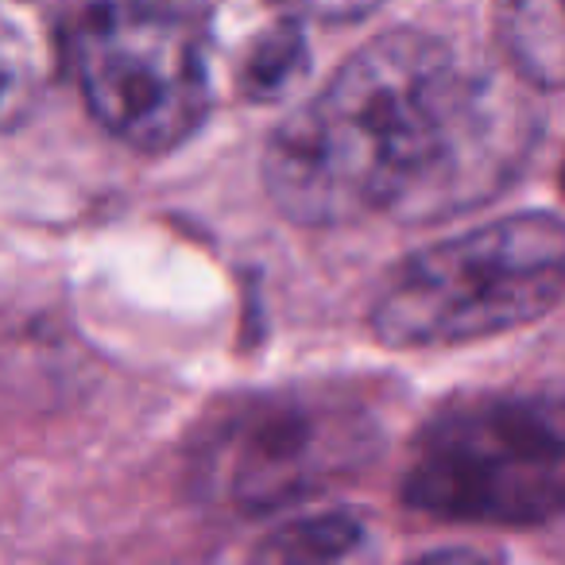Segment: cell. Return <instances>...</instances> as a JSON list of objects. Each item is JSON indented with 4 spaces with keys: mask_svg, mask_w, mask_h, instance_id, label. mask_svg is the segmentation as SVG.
<instances>
[{
    "mask_svg": "<svg viewBox=\"0 0 565 565\" xmlns=\"http://www.w3.org/2000/svg\"><path fill=\"white\" fill-rule=\"evenodd\" d=\"M531 140V113L492 74L403 28L364 43L275 128L264 182L299 225L438 221L488 202Z\"/></svg>",
    "mask_w": 565,
    "mask_h": 565,
    "instance_id": "obj_1",
    "label": "cell"
},
{
    "mask_svg": "<svg viewBox=\"0 0 565 565\" xmlns=\"http://www.w3.org/2000/svg\"><path fill=\"white\" fill-rule=\"evenodd\" d=\"M562 295L565 221L511 213L395 267L372 307V330L395 349H449L539 322Z\"/></svg>",
    "mask_w": 565,
    "mask_h": 565,
    "instance_id": "obj_2",
    "label": "cell"
},
{
    "mask_svg": "<svg viewBox=\"0 0 565 565\" xmlns=\"http://www.w3.org/2000/svg\"><path fill=\"white\" fill-rule=\"evenodd\" d=\"M63 58L89 113L140 151H171L210 113L205 0H74Z\"/></svg>",
    "mask_w": 565,
    "mask_h": 565,
    "instance_id": "obj_3",
    "label": "cell"
},
{
    "mask_svg": "<svg viewBox=\"0 0 565 565\" xmlns=\"http://www.w3.org/2000/svg\"><path fill=\"white\" fill-rule=\"evenodd\" d=\"M403 500L446 523L526 526L565 511V403L488 399L426 426Z\"/></svg>",
    "mask_w": 565,
    "mask_h": 565,
    "instance_id": "obj_4",
    "label": "cell"
},
{
    "mask_svg": "<svg viewBox=\"0 0 565 565\" xmlns=\"http://www.w3.org/2000/svg\"><path fill=\"white\" fill-rule=\"evenodd\" d=\"M376 418L338 392H271L225 411L194 449L198 492L233 511H275L326 492L376 449Z\"/></svg>",
    "mask_w": 565,
    "mask_h": 565,
    "instance_id": "obj_5",
    "label": "cell"
},
{
    "mask_svg": "<svg viewBox=\"0 0 565 565\" xmlns=\"http://www.w3.org/2000/svg\"><path fill=\"white\" fill-rule=\"evenodd\" d=\"M244 565H376V534L353 515H307L267 534Z\"/></svg>",
    "mask_w": 565,
    "mask_h": 565,
    "instance_id": "obj_6",
    "label": "cell"
},
{
    "mask_svg": "<svg viewBox=\"0 0 565 565\" xmlns=\"http://www.w3.org/2000/svg\"><path fill=\"white\" fill-rule=\"evenodd\" d=\"M500 40L511 66L539 89H565V0H500Z\"/></svg>",
    "mask_w": 565,
    "mask_h": 565,
    "instance_id": "obj_7",
    "label": "cell"
},
{
    "mask_svg": "<svg viewBox=\"0 0 565 565\" xmlns=\"http://www.w3.org/2000/svg\"><path fill=\"white\" fill-rule=\"evenodd\" d=\"M47 35L20 4L0 0V128H12L35 109L51 78Z\"/></svg>",
    "mask_w": 565,
    "mask_h": 565,
    "instance_id": "obj_8",
    "label": "cell"
},
{
    "mask_svg": "<svg viewBox=\"0 0 565 565\" xmlns=\"http://www.w3.org/2000/svg\"><path fill=\"white\" fill-rule=\"evenodd\" d=\"M310 63L307 35L291 17L264 24L236 58V86L252 102H279L302 82Z\"/></svg>",
    "mask_w": 565,
    "mask_h": 565,
    "instance_id": "obj_9",
    "label": "cell"
},
{
    "mask_svg": "<svg viewBox=\"0 0 565 565\" xmlns=\"http://www.w3.org/2000/svg\"><path fill=\"white\" fill-rule=\"evenodd\" d=\"M291 12H302V17L315 20H330V24H345V20H361L376 9L380 0H279Z\"/></svg>",
    "mask_w": 565,
    "mask_h": 565,
    "instance_id": "obj_10",
    "label": "cell"
},
{
    "mask_svg": "<svg viewBox=\"0 0 565 565\" xmlns=\"http://www.w3.org/2000/svg\"><path fill=\"white\" fill-rule=\"evenodd\" d=\"M418 565H488V562H480L477 554H465V550H449V554H430Z\"/></svg>",
    "mask_w": 565,
    "mask_h": 565,
    "instance_id": "obj_11",
    "label": "cell"
},
{
    "mask_svg": "<svg viewBox=\"0 0 565 565\" xmlns=\"http://www.w3.org/2000/svg\"><path fill=\"white\" fill-rule=\"evenodd\" d=\"M562 182H565V171H562Z\"/></svg>",
    "mask_w": 565,
    "mask_h": 565,
    "instance_id": "obj_12",
    "label": "cell"
}]
</instances>
